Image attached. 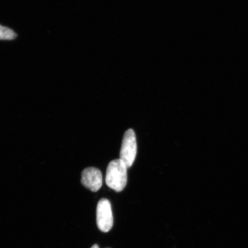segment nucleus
Listing matches in <instances>:
<instances>
[{"label": "nucleus", "mask_w": 248, "mask_h": 248, "mask_svg": "<svg viewBox=\"0 0 248 248\" xmlns=\"http://www.w3.org/2000/svg\"><path fill=\"white\" fill-rule=\"evenodd\" d=\"M127 168L121 159L111 161L108 163L105 182L108 187L116 192L122 191L127 184Z\"/></svg>", "instance_id": "f257e3e1"}, {"label": "nucleus", "mask_w": 248, "mask_h": 248, "mask_svg": "<svg viewBox=\"0 0 248 248\" xmlns=\"http://www.w3.org/2000/svg\"><path fill=\"white\" fill-rule=\"evenodd\" d=\"M137 150V141L135 131L132 129H129L124 135L120 153V159L123 161L127 168H130L134 163Z\"/></svg>", "instance_id": "f03ea898"}, {"label": "nucleus", "mask_w": 248, "mask_h": 248, "mask_svg": "<svg viewBox=\"0 0 248 248\" xmlns=\"http://www.w3.org/2000/svg\"><path fill=\"white\" fill-rule=\"evenodd\" d=\"M97 224L102 232H109L113 225V217L111 204L107 199H101L97 207Z\"/></svg>", "instance_id": "7ed1b4c3"}, {"label": "nucleus", "mask_w": 248, "mask_h": 248, "mask_svg": "<svg viewBox=\"0 0 248 248\" xmlns=\"http://www.w3.org/2000/svg\"><path fill=\"white\" fill-rule=\"evenodd\" d=\"M82 184L93 192H97L102 185V175L100 170L94 167H89L82 173Z\"/></svg>", "instance_id": "20e7f679"}, {"label": "nucleus", "mask_w": 248, "mask_h": 248, "mask_svg": "<svg viewBox=\"0 0 248 248\" xmlns=\"http://www.w3.org/2000/svg\"><path fill=\"white\" fill-rule=\"evenodd\" d=\"M17 35L13 30L0 25V40H12L16 38Z\"/></svg>", "instance_id": "39448f33"}, {"label": "nucleus", "mask_w": 248, "mask_h": 248, "mask_svg": "<svg viewBox=\"0 0 248 248\" xmlns=\"http://www.w3.org/2000/svg\"><path fill=\"white\" fill-rule=\"evenodd\" d=\"M91 248H99L98 245L95 244Z\"/></svg>", "instance_id": "423d86ee"}]
</instances>
